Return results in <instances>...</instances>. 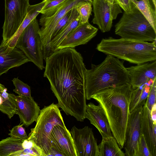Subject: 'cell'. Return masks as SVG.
<instances>
[{"mask_svg":"<svg viewBox=\"0 0 156 156\" xmlns=\"http://www.w3.org/2000/svg\"><path fill=\"white\" fill-rule=\"evenodd\" d=\"M44 76L58 101L59 107L77 121L86 119L87 70L81 54L74 48L58 50L45 59Z\"/></svg>","mask_w":156,"mask_h":156,"instance_id":"6da1fadb","label":"cell"},{"mask_svg":"<svg viewBox=\"0 0 156 156\" xmlns=\"http://www.w3.org/2000/svg\"><path fill=\"white\" fill-rule=\"evenodd\" d=\"M132 88L129 83L101 90L92 96L103 108L113 136L119 147L123 148L130 113Z\"/></svg>","mask_w":156,"mask_h":156,"instance_id":"7a4b0ae2","label":"cell"},{"mask_svg":"<svg viewBox=\"0 0 156 156\" xmlns=\"http://www.w3.org/2000/svg\"><path fill=\"white\" fill-rule=\"evenodd\" d=\"M124 62L108 55L99 65L91 64V69H87L86 73L87 100L91 99L92 96L102 90L129 83V75Z\"/></svg>","mask_w":156,"mask_h":156,"instance_id":"3957f363","label":"cell"},{"mask_svg":"<svg viewBox=\"0 0 156 156\" xmlns=\"http://www.w3.org/2000/svg\"><path fill=\"white\" fill-rule=\"evenodd\" d=\"M96 48L106 55L137 65L156 60V42L110 37L102 39Z\"/></svg>","mask_w":156,"mask_h":156,"instance_id":"277c9868","label":"cell"},{"mask_svg":"<svg viewBox=\"0 0 156 156\" xmlns=\"http://www.w3.org/2000/svg\"><path fill=\"white\" fill-rule=\"evenodd\" d=\"M115 27V34L121 38L156 42V31L134 4L131 11L124 12Z\"/></svg>","mask_w":156,"mask_h":156,"instance_id":"5b68a950","label":"cell"},{"mask_svg":"<svg viewBox=\"0 0 156 156\" xmlns=\"http://www.w3.org/2000/svg\"><path fill=\"white\" fill-rule=\"evenodd\" d=\"M35 127L31 129L28 140H31L41 151L43 156H48L51 144V132L56 125H65L57 104L52 103L41 110Z\"/></svg>","mask_w":156,"mask_h":156,"instance_id":"8992f818","label":"cell"},{"mask_svg":"<svg viewBox=\"0 0 156 156\" xmlns=\"http://www.w3.org/2000/svg\"><path fill=\"white\" fill-rule=\"evenodd\" d=\"M39 23L34 18L23 30L15 46L40 69L44 68Z\"/></svg>","mask_w":156,"mask_h":156,"instance_id":"52a82bcc","label":"cell"},{"mask_svg":"<svg viewBox=\"0 0 156 156\" xmlns=\"http://www.w3.org/2000/svg\"><path fill=\"white\" fill-rule=\"evenodd\" d=\"M84 0H67L47 12L42 14L39 21L41 26L39 33L42 46L43 58L51 41L53 31L59 20L67 12Z\"/></svg>","mask_w":156,"mask_h":156,"instance_id":"ba28073f","label":"cell"},{"mask_svg":"<svg viewBox=\"0 0 156 156\" xmlns=\"http://www.w3.org/2000/svg\"><path fill=\"white\" fill-rule=\"evenodd\" d=\"M29 0H5V19L2 40L5 43L14 36L24 19L30 5Z\"/></svg>","mask_w":156,"mask_h":156,"instance_id":"9c48e42d","label":"cell"},{"mask_svg":"<svg viewBox=\"0 0 156 156\" xmlns=\"http://www.w3.org/2000/svg\"><path fill=\"white\" fill-rule=\"evenodd\" d=\"M92 5L94 13L92 22L102 32L109 31L113 20L122 12L120 7L115 2L112 4L106 0H93Z\"/></svg>","mask_w":156,"mask_h":156,"instance_id":"30bf717a","label":"cell"},{"mask_svg":"<svg viewBox=\"0 0 156 156\" xmlns=\"http://www.w3.org/2000/svg\"><path fill=\"white\" fill-rule=\"evenodd\" d=\"M143 106L130 112L123 145L126 156H137L138 144L141 133Z\"/></svg>","mask_w":156,"mask_h":156,"instance_id":"8fae6325","label":"cell"},{"mask_svg":"<svg viewBox=\"0 0 156 156\" xmlns=\"http://www.w3.org/2000/svg\"><path fill=\"white\" fill-rule=\"evenodd\" d=\"M77 156H98V146L92 128L74 126L70 131Z\"/></svg>","mask_w":156,"mask_h":156,"instance_id":"7c38bea8","label":"cell"},{"mask_svg":"<svg viewBox=\"0 0 156 156\" xmlns=\"http://www.w3.org/2000/svg\"><path fill=\"white\" fill-rule=\"evenodd\" d=\"M98 29L88 21L79 23L78 26L67 36L57 48H74L79 45L87 44L97 34Z\"/></svg>","mask_w":156,"mask_h":156,"instance_id":"4fadbf2b","label":"cell"},{"mask_svg":"<svg viewBox=\"0 0 156 156\" xmlns=\"http://www.w3.org/2000/svg\"><path fill=\"white\" fill-rule=\"evenodd\" d=\"M30 62L23 52L2 42L0 45V76L13 68Z\"/></svg>","mask_w":156,"mask_h":156,"instance_id":"5bb4252c","label":"cell"},{"mask_svg":"<svg viewBox=\"0 0 156 156\" xmlns=\"http://www.w3.org/2000/svg\"><path fill=\"white\" fill-rule=\"evenodd\" d=\"M50 140L51 146L58 149L64 156H77L70 132L65 125L55 126L51 132Z\"/></svg>","mask_w":156,"mask_h":156,"instance_id":"9a60e30c","label":"cell"},{"mask_svg":"<svg viewBox=\"0 0 156 156\" xmlns=\"http://www.w3.org/2000/svg\"><path fill=\"white\" fill-rule=\"evenodd\" d=\"M16 114L18 115L21 123L28 127L36 121L41 110L32 97L16 96Z\"/></svg>","mask_w":156,"mask_h":156,"instance_id":"2e32d148","label":"cell"},{"mask_svg":"<svg viewBox=\"0 0 156 156\" xmlns=\"http://www.w3.org/2000/svg\"><path fill=\"white\" fill-rule=\"evenodd\" d=\"M133 89L156 78V61L137 64L126 68Z\"/></svg>","mask_w":156,"mask_h":156,"instance_id":"e0dca14e","label":"cell"},{"mask_svg":"<svg viewBox=\"0 0 156 156\" xmlns=\"http://www.w3.org/2000/svg\"><path fill=\"white\" fill-rule=\"evenodd\" d=\"M85 118L98 129L102 137L113 136L107 118L100 105H97L91 102L87 105Z\"/></svg>","mask_w":156,"mask_h":156,"instance_id":"ac0fdd59","label":"cell"},{"mask_svg":"<svg viewBox=\"0 0 156 156\" xmlns=\"http://www.w3.org/2000/svg\"><path fill=\"white\" fill-rule=\"evenodd\" d=\"M150 112L145 103L143 106L141 133L144 138L151 156H156V124L152 120Z\"/></svg>","mask_w":156,"mask_h":156,"instance_id":"d6986e66","label":"cell"},{"mask_svg":"<svg viewBox=\"0 0 156 156\" xmlns=\"http://www.w3.org/2000/svg\"><path fill=\"white\" fill-rule=\"evenodd\" d=\"M80 16L76 7L72 9L68 21L58 34L51 41L44 59L57 50V48L67 36L78 25Z\"/></svg>","mask_w":156,"mask_h":156,"instance_id":"ffe728a7","label":"cell"},{"mask_svg":"<svg viewBox=\"0 0 156 156\" xmlns=\"http://www.w3.org/2000/svg\"><path fill=\"white\" fill-rule=\"evenodd\" d=\"M45 0L34 5H30L28 7L26 15L13 37L6 43L9 46L15 47L16 42L23 30L40 13V12L44 5Z\"/></svg>","mask_w":156,"mask_h":156,"instance_id":"44dd1931","label":"cell"},{"mask_svg":"<svg viewBox=\"0 0 156 156\" xmlns=\"http://www.w3.org/2000/svg\"><path fill=\"white\" fill-rule=\"evenodd\" d=\"M7 90L5 86L0 83V111L10 118L16 112V96L8 93Z\"/></svg>","mask_w":156,"mask_h":156,"instance_id":"7402d4cb","label":"cell"},{"mask_svg":"<svg viewBox=\"0 0 156 156\" xmlns=\"http://www.w3.org/2000/svg\"><path fill=\"white\" fill-rule=\"evenodd\" d=\"M154 80H151L135 89L132 88L129 104L130 112L145 104Z\"/></svg>","mask_w":156,"mask_h":156,"instance_id":"603a6c76","label":"cell"},{"mask_svg":"<svg viewBox=\"0 0 156 156\" xmlns=\"http://www.w3.org/2000/svg\"><path fill=\"white\" fill-rule=\"evenodd\" d=\"M98 146V156H125L113 136L102 137Z\"/></svg>","mask_w":156,"mask_h":156,"instance_id":"cb8c5ba5","label":"cell"},{"mask_svg":"<svg viewBox=\"0 0 156 156\" xmlns=\"http://www.w3.org/2000/svg\"><path fill=\"white\" fill-rule=\"evenodd\" d=\"M156 31V7L152 0H131Z\"/></svg>","mask_w":156,"mask_h":156,"instance_id":"d4e9b609","label":"cell"},{"mask_svg":"<svg viewBox=\"0 0 156 156\" xmlns=\"http://www.w3.org/2000/svg\"><path fill=\"white\" fill-rule=\"evenodd\" d=\"M24 139L13 136L0 141V156H12L14 153L24 149Z\"/></svg>","mask_w":156,"mask_h":156,"instance_id":"484cf974","label":"cell"},{"mask_svg":"<svg viewBox=\"0 0 156 156\" xmlns=\"http://www.w3.org/2000/svg\"><path fill=\"white\" fill-rule=\"evenodd\" d=\"M92 2L84 1L76 7L80 16L79 23H83L88 21L92 10Z\"/></svg>","mask_w":156,"mask_h":156,"instance_id":"4316f807","label":"cell"},{"mask_svg":"<svg viewBox=\"0 0 156 156\" xmlns=\"http://www.w3.org/2000/svg\"><path fill=\"white\" fill-rule=\"evenodd\" d=\"M12 81L15 87L13 91L18 95L31 97L30 87L18 79L14 78Z\"/></svg>","mask_w":156,"mask_h":156,"instance_id":"83f0119b","label":"cell"},{"mask_svg":"<svg viewBox=\"0 0 156 156\" xmlns=\"http://www.w3.org/2000/svg\"><path fill=\"white\" fill-rule=\"evenodd\" d=\"M43 156L41 150L35 144L32 147L26 148L13 154L12 156Z\"/></svg>","mask_w":156,"mask_h":156,"instance_id":"f1b7e54d","label":"cell"},{"mask_svg":"<svg viewBox=\"0 0 156 156\" xmlns=\"http://www.w3.org/2000/svg\"><path fill=\"white\" fill-rule=\"evenodd\" d=\"M156 78L153 82L147 96L146 104L151 111L152 107L156 104Z\"/></svg>","mask_w":156,"mask_h":156,"instance_id":"f546056e","label":"cell"},{"mask_svg":"<svg viewBox=\"0 0 156 156\" xmlns=\"http://www.w3.org/2000/svg\"><path fill=\"white\" fill-rule=\"evenodd\" d=\"M23 124L19 125L14 126L11 130L9 135L22 139H27L28 137L25 129L23 127Z\"/></svg>","mask_w":156,"mask_h":156,"instance_id":"4dcf8cb0","label":"cell"},{"mask_svg":"<svg viewBox=\"0 0 156 156\" xmlns=\"http://www.w3.org/2000/svg\"><path fill=\"white\" fill-rule=\"evenodd\" d=\"M137 156H151L142 134L141 135L138 143Z\"/></svg>","mask_w":156,"mask_h":156,"instance_id":"1f68e13d","label":"cell"},{"mask_svg":"<svg viewBox=\"0 0 156 156\" xmlns=\"http://www.w3.org/2000/svg\"><path fill=\"white\" fill-rule=\"evenodd\" d=\"M71 10L67 12L58 22L51 36V41L58 34L67 23Z\"/></svg>","mask_w":156,"mask_h":156,"instance_id":"d6a6232c","label":"cell"},{"mask_svg":"<svg viewBox=\"0 0 156 156\" xmlns=\"http://www.w3.org/2000/svg\"><path fill=\"white\" fill-rule=\"evenodd\" d=\"M44 5L40 13L44 14L51 9L63 3L67 0H44Z\"/></svg>","mask_w":156,"mask_h":156,"instance_id":"836d02e7","label":"cell"},{"mask_svg":"<svg viewBox=\"0 0 156 156\" xmlns=\"http://www.w3.org/2000/svg\"><path fill=\"white\" fill-rule=\"evenodd\" d=\"M114 1L126 12H131L134 5L131 0H114Z\"/></svg>","mask_w":156,"mask_h":156,"instance_id":"e575fe53","label":"cell"},{"mask_svg":"<svg viewBox=\"0 0 156 156\" xmlns=\"http://www.w3.org/2000/svg\"><path fill=\"white\" fill-rule=\"evenodd\" d=\"M48 156H64L62 152H61L56 147L52 145L50 148Z\"/></svg>","mask_w":156,"mask_h":156,"instance_id":"d590c367","label":"cell"},{"mask_svg":"<svg viewBox=\"0 0 156 156\" xmlns=\"http://www.w3.org/2000/svg\"><path fill=\"white\" fill-rule=\"evenodd\" d=\"M151 118L154 122L156 124V103L152 107L150 112Z\"/></svg>","mask_w":156,"mask_h":156,"instance_id":"8d00e7d4","label":"cell"},{"mask_svg":"<svg viewBox=\"0 0 156 156\" xmlns=\"http://www.w3.org/2000/svg\"><path fill=\"white\" fill-rule=\"evenodd\" d=\"M110 4H113L115 2L114 0H106Z\"/></svg>","mask_w":156,"mask_h":156,"instance_id":"74e56055","label":"cell"}]
</instances>
